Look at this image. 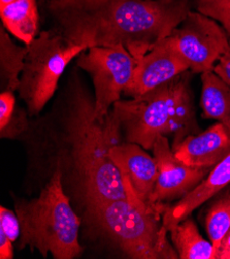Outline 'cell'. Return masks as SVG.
<instances>
[{"mask_svg": "<svg viewBox=\"0 0 230 259\" xmlns=\"http://www.w3.org/2000/svg\"><path fill=\"white\" fill-rule=\"evenodd\" d=\"M94 111V94L74 70L53 107L30 121L24 135L30 184L41 189L59 171L64 192L82 219L102 203L126 198L123 178L109 154L123 143L119 121L113 109L104 120Z\"/></svg>", "mask_w": 230, "mask_h": 259, "instance_id": "cell-1", "label": "cell"}, {"mask_svg": "<svg viewBox=\"0 0 230 259\" xmlns=\"http://www.w3.org/2000/svg\"><path fill=\"white\" fill-rule=\"evenodd\" d=\"M54 31L91 47L123 46L140 58L170 35L192 11L191 0H49Z\"/></svg>", "mask_w": 230, "mask_h": 259, "instance_id": "cell-2", "label": "cell"}, {"mask_svg": "<svg viewBox=\"0 0 230 259\" xmlns=\"http://www.w3.org/2000/svg\"><path fill=\"white\" fill-rule=\"evenodd\" d=\"M188 71L142 96L115 103L113 111L126 142L149 151L160 136L171 137L174 147L186 137L201 132Z\"/></svg>", "mask_w": 230, "mask_h": 259, "instance_id": "cell-3", "label": "cell"}, {"mask_svg": "<svg viewBox=\"0 0 230 259\" xmlns=\"http://www.w3.org/2000/svg\"><path fill=\"white\" fill-rule=\"evenodd\" d=\"M21 227L19 249L37 251L43 258L73 259L83 252L79 241L82 218L64 192L61 175L56 171L32 198L14 202Z\"/></svg>", "mask_w": 230, "mask_h": 259, "instance_id": "cell-4", "label": "cell"}, {"mask_svg": "<svg viewBox=\"0 0 230 259\" xmlns=\"http://www.w3.org/2000/svg\"><path fill=\"white\" fill-rule=\"evenodd\" d=\"M122 178L126 198L102 203L84 217L86 223L102 232L129 258L177 259L162 220L168 204L145 203L134 194L129 181Z\"/></svg>", "mask_w": 230, "mask_h": 259, "instance_id": "cell-5", "label": "cell"}, {"mask_svg": "<svg viewBox=\"0 0 230 259\" xmlns=\"http://www.w3.org/2000/svg\"><path fill=\"white\" fill-rule=\"evenodd\" d=\"M27 47L18 92L29 116L37 117L57 91L68 64L88 48L53 29L40 31Z\"/></svg>", "mask_w": 230, "mask_h": 259, "instance_id": "cell-6", "label": "cell"}, {"mask_svg": "<svg viewBox=\"0 0 230 259\" xmlns=\"http://www.w3.org/2000/svg\"><path fill=\"white\" fill-rule=\"evenodd\" d=\"M136 59L123 46L91 47L79 55L76 66L90 74L97 119L104 120L130 83Z\"/></svg>", "mask_w": 230, "mask_h": 259, "instance_id": "cell-7", "label": "cell"}, {"mask_svg": "<svg viewBox=\"0 0 230 259\" xmlns=\"http://www.w3.org/2000/svg\"><path fill=\"white\" fill-rule=\"evenodd\" d=\"M167 38L193 73L213 71L230 44L223 26L197 11H191Z\"/></svg>", "mask_w": 230, "mask_h": 259, "instance_id": "cell-8", "label": "cell"}, {"mask_svg": "<svg viewBox=\"0 0 230 259\" xmlns=\"http://www.w3.org/2000/svg\"><path fill=\"white\" fill-rule=\"evenodd\" d=\"M158 176L151 196V204L177 201L192 191L213 167L190 166L178 159L165 136L156 139L153 146Z\"/></svg>", "mask_w": 230, "mask_h": 259, "instance_id": "cell-9", "label": "cell"}, {"mask_svg": "<svg viewBox=\"0 0 230 259\" xmlns=\"http://www.w3.org/2000/svg\"><path fill=\"white\" fill-rule=\"evenodd\" d=\"M188 70L186 61L165 37L136 59L132 79L124 94L130 98L142 96Z\"/></svg>", "mask_w": 230, "mask_h": 259, "instance_id": "cell-10", "label": "cell"}, {"mask_svg": "<svg viewBox=\"0 0 230 259\" xmlns=\"http://www.w3.org/2000/svg\"><path fill=\"white\" fill-rule=\"evenodd\" d=\"M109 154L121 176L129 181L137 198L151 204V196L158 176L155 158L140 145L129 142L112 147Z\"/></svg>", "mask_w": 230, "mask_h": 259, "instance_id": "cell-11", "label": "cell"}, {"mask_svg": "<svg viewBox=\"0 0 230 259\" xmlns=\"http://www.w3.org/2000/svg\"><path fill=\"white\" fill-rule=\"evenodd\" d=\"M175 156L195 167H213L230 153V131L220 122L172 147Z\"/></svg>", "mask_w": 230, "mask_h": 259, "instance_id": "cell-12", "label": "cell"}, {"mask_svg": "<svg viewBox=\"0 0 230 259\" xmlns=\"http://www.w3.org/2000/svg\"><path fill=\"white\" fill-rule=\"evenodd\" d=\"M230 184V153L218 164L213 166L201 182L186 196L173 204H168L163 214V225L169 231L198 209L204 202Z\"/></svg>", "mask_w": 230, "mask_h": 259, "instance_id": "cell-13", "label": "cell"}, {"mask_svg": "<svg viewBox=\"0 0 230 259\" xmlns=\"http://www.w3.org/2000/svg\"><path fill=\"white\" fill-rule=\"evenodd\" d=\"M2 25L20 41L28 46L39 33L37 0H13L0 6Z\"/></svg>", "mask_w": 230, "mask_h": 259, "instance_id": "cell-14", "label": "cell"}, {"mask_svg": "<svg viewBox=\"0 0 230 259\" xmlns=\"http://www.w3.org/2000/svg\"><path fill=\"white\" fill-rule=\"evenodd\" d=\"M200 107L204 118L220 122L230 131V85L214 71L201 73Z\"/></svg>", "mask_w": 230, "mask_h": 259, "instance_id": "cell-15", "label": "cell"}, {"mask_svg": "<svg viewBox=\"0 0 230 259\" xmlns=\"http://www.w3.org/2000/svg\"><path fill=\"white\" fill-rule=\"evenodd\" d=\"M168 234L180 259H216L214 245L201 236L190 216L171 227Z\"/></svg>", "mask_w": 230, "mask_h": 259, "instance_id": "cell-16", "label": "cell"}, {"mask_svg": "<svg viewBox=\"0 0 230 259\" xmlns=\"http://www.w3.org/2000/svg\"><path fill=\"white\" fill-rule=\"evenodd\" d=\"M28 53V47L16 44L11 33L2 25L0 27V90L16 92Z\"/></svg>", "mask_w": 230, "mask_h": 259, "instance_id": "cell-17", "label": "cell"}, {"mask_svg": "<svg viewBox=\"0 0 230 259\" xmlns=\"http://www.w3.org/2000/svg\"><path fill=\"white\" fill-rule=\"evenodd\" d=\"M203 213V223L216 252L230 229V184L213 196Z\"/></svg>", "mask_w": 230, "mask_h": 259, "instance_id": "cell-18", "label": "cell"}, {"mask_svg": "<svg viewBox=\"0 0 230 259\" xmlns=\"http://www.w3.org/2000/svg\"><path fill=\"white\" fill-rule=\"evenodd\" d=\"M196 11L220 23L230 36V0H194Z\"/></svg>", "mask_w": 230, "mask_h": 259, "instance_id": "cell-19", "label": "cell"}, {"mask_svg": "<svg viewBox=\"0 0 230 259\" xmlns=\"http://www.w3.org/2000/svg\"><path fill=\"white\" fill-rule=\"evenodd\" d=\"M29 117L27 110L16 107L8 125L4 129H0V137L2 139H18L20 136L26 134L31 121Z\"/></svg>", "mask_w": 230, "mask_h": 259, "instance_id": "cell-20", "label": "cell"}, {"mask_svg": "<svg viewBox=\"0 0 230 259\" xmlns=\"http://www.w3.org/2000/svg\"><path fill=\"white\" fill-rule=\"evenodd\" d=\"M0 230L4 231L7 237L16 243L21 235V227L18 215L16 212L5 208H0Z\"/></svg>", "mask_w": 230, "mask_h": 259, "instance_id": "cell-21", "label": "cell"}, {"mask_svg": "<svg viewBox=\"0 0 230 259\" xmlns=\"http://www.w3.org/2000/svg\"><path fill=\"white\" fill-rule=\"evenodd\" d=\"M16 109V98L14 92L0 93V129H4L10 122Z\"/></svg>", "mask_w": 230, "mask_h": 259, "instance_id": "cell-22", "label": "cell"}, {"mask_svg": "<svg viewBox=\"0 0 230 259\" xmlns=\"http://www.w3.org/2000/svg\"><path fill=\"white\" fill-rule=\"evenodd\" d=\"M213 71L230 85V44L226 53L220 58Z\"/></svg>", "mask_w": 230, "mask_h": 259, "instance_id": "cell-23", "label": "cell"}, {"mask_svg": "<svg viewBox=\"0 0 230 259\" xmlns=\"http://www.w3.org/2000/svg\"><path fill=\"white\" fill-rule=\"evenodd\" d=\"M13 242L0 230V259H12L14 257Z\"/></svg>", "mask_w": 230, "mask_h": 259, "instance_id": "cell-24", "label": "cell"}, {"mask_svg": "<svg viewBox=\"0 0 230 259\" xmlns=\"http://www.w3.org/2000/svg\"><path fill=\"white\" fill-rule=\"evenodd\" d=\"M216 259H230V229L217 249Z\"/></svg>", "mask_w": 230, "mask_h": 259, "instance_id": "cell-25", "label": "cell"}, {"mask_svg": "<svg viewBox=\"0 0 230 259\" xmlns=\"http://www.w3.org/2000/svg\"><path fill=\"white\" fill-rule=\"evenodd\" d=\"M11 2H13V0H0V6H5Z\"/></svg>", "mask_w": 230, "mask_h": 259, "instance_id": "cell-26", "label": "cell"}, {"mask_svg": "<svg viewBox=\"0 0 230 259\" xmlns=\"http://www.w3.org/2000/svg\"><path fill=\"white\" fill-rule=\"evenodd\" d=\"M40 2V4H42V5H44L47 2H49V0H39Z\"/></svg>", "mask_w": 230, "mask_h": 259, "instance_id": "cell-27", "label": "cell"}]
</instances>
